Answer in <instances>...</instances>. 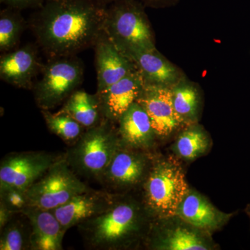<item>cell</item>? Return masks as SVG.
<instances>
[{
  "instance_id": "obj_26",
  "label": "cell",
  "mask_w": 250,
  "mask_h": 250,
  "mask_svg": "<svg viewBox=\"0 0 250 250\" xmlns=\"http://www.w3.org/2000/svg\"><path fill=\"white\" fill-rule=\"evenodd\" d=\"M1 202L15 213H22L29 207L26 191L16 188H6L0 190Z\"/></svg>"
},
{
  "instance_id": "obj_16",
  "label": "cell",
  "mask_w": 250,
  "mask_h": 250,
  "mask_svg": "<svg viewBox=\"0 0 250 250\" xmlns=\"http://www.w3.org/2000/svg\"><path fill=\"white\" fill-rule=\"evenodd\" d=\"M21 214L27 218L31 227V250H62V239L66 231L52 210L29 206Z\"/></svg>"
},
{
  "instance_id": "obj_23",
  "label": "cell",
  "mask_w": 250,
  "mask_h": 250,
  "mask_svg": "<svg viewBox=\"0 0 250 250\" xmlns=\"http://www.w3.org/2000/svg\"><path fill=\"white\" fill-rule=\"evenodd\" d=\"M41 113L49 131L65 142L73 144L85 131L82 125L66 113H52L49 110H41Z\"/></svg>"
},
{
  "instance_id": "obj_10",
  "label": "cell",
  "mask_w": 250,
  "mask_h": 250,
  "mask_svg": "<svg viewBox=\"0 0 250 250\" xmlns=\"http://www.w3.org/2000/svg\"><path fill=\"white\" fill-rule=\"evenodd\" d=\"M142 151L121 144L100 180L116 189L135 187L145 182L153 163Z\"/></svg>"
},
{
  "instance_id": "obj_1",
  "label": "cell",
  "mask_w": 250,
  "mask_h": 250,
  "mask_svg": "<svg viewBox=\"0 0 250 250\" xmlns=\"http://www.w3.org/2000/svg\"><path fill=\"white\" fill-rule=\"evenodd\" d=\"M106 6L95 0H44L28 27L48 59L77 56L104 32Z\"/></svg>"
},
{
  "instance_id": "obj_29",
  "label": "cell",
  "mask_w": 250,
  "mask_h": 250,
  "mask_svg": "<svg viewBox=\"0 0 250 250\" xmlns=\"http://www.w3.org/2000/svg\"><path fill=\"white\" fill-rule=\"evenodd\" d=\"M95 1H98L100 4L104 5V6H108V4L116 0H95Z\"/></svg>"
},
{
  "instance_id": "obj_14",
  "label": "cell",
  "mask_w": 250,
  "mask_h": 250,
  "mask_svg": "<svg viewBox=\"0 0 250 250\" xmlns=\"http://www.w3.org/2000/svg\"><path fill=\"white\" fill-rule=\"evenodd\" d=\"M144 85L142 76L136 69L106 89L96 92L104 119L118 123L121 117L136 102Z\"/></svg>"
},
{
  "instance_id": "obj_21",
  "label": "cell",
  "mask_w": 250,
  "mask_h": 250,
  "mask_svg": "<svg viewBox=\"0 0 250 250\" xmlns=\"http://www.w3.org/2000/svg\"><path fill=\"white\" fill-rule=\"evenodd\" d=\"M20 10L6 7L0 12V52H11L19 47L28 22Z\"/></svg>"
},
{
  "instance_id": "obj_8",
  "label": "cell",
  "mask_w": 250,
  "mask_h": 250,
  "mask_svg": "<svg viewBox=\"0 0 250 250\" xmlns=\"http://www.w3.org/2000/svg\"><path fill=\"white\" fill-rule=\"evenodd\" d=\"M62 157L41 151L7 154L0 164V190L16 188L27 191Z\"/></svg>"
},
{
  "instance_id": "obj_11",
  "label": "cell",
  "mask_w": 250,
  "mask_h": 250,
  "mask_svg": "<svg viewBox=\"0 0 250 250\" xmlns=\"http://www.w3.org/2000/svg\"><path fill=\"white\" fill-rule=\"evenodd\" d=\"M136 102L147 112L156 136L167 137L184 122L174 109L167 86L145 84Z\"/></svg>"
},
{
  "instance_id": "obj_22",
  "label": "cell",
  "mask_w": 250,
  "mask_h": 250,
  "mask_svg": "<svg viewBox=\"0 0 250 250\" xmlns=\"http://www.w3.org/2000/svg\"><path fill=\"white\" fill-rule=\"evenodd\" d=\"M209 137L203 129L192 126L179 135L174 143V152L187 161L195 160L209 149Z\"/></svg>"
},
{
  "instance_id": "obj_12",
  "label": "cell",
  "mask_w": 250,
  "mask_h": 250,
  "mask_svg": "<svg viewBox=\"0 0 250 250\" xmlns=\"http://www.w3.org/2000/svg\"><path fill=\"white\" fill-rule=\"evenodd\" d=\"M116 194L88 189L52 210L65 231L107 209Z\"/></svg>"
},
{
  "instance_id": "obj_3",
  "label": "cell",
  "mask_w": 250,
  "mask_h": 250,
  "mask_svg": "<svg viewBox=\"0 0 250 250\" xmlns=\"http://www.w3.org/2000/svg\"><path fill=\"white\" fill-rule=\"evenodd\" d=\"M143 187L146 209L149 217L159 220L176 216L190 190L183 169L170 159L153 163Z\"/></svg>"
},
{
  "instance_id": "obj_28",
  "label": "cell",
  "mask_w": 250,
  "mask_h": 250,
  "mask_svg": "<svg viewBox=\"0 0 250 250\" xmlns=\"http://www.w3.org/2000/svg\"><path fill=\"white\" fill-rule=\"evenodd\" d=\"M14 214L16 213L9 209L3 202H0V230L1 231L13 220Z\"/></svg>"
},
{
  "instance_id": "obj_5",
  "label": "cell",
  "mask_w": 250,
  "mask_h": 250,
  "mask_svg": "<svg viewBox=\"0 0 250 250\" xmlns=\"http://www.w3.org/2000/svg\"><path fill=\"white\" fill-rule=\"evenodd\" d=\"M104 31L127 57L135 51L155 48L144 11L132 0H116L106 6Z\"/></svg>"
},
{
  "instance_id": "obj_19",
  "label": "cell",
  "mask_w": 250,
  "mask_h": 250,
  "mask_svg": "<svg viewBox=\"0 0 250 250\" xmlns=\"http://www.w3.org/2000/svg\"><path fill=\"white\" fill-rule=\"evenodd\" d=\"M128 57L134 62L145 84L167 86L177 80L175 67L156 48L135 51Z\"/></svg>"
},
{
  "instance_id": "obj_2",
  "label": "cell",
  "mask_w": 250,
  "mask_h": 250,
  "mask_svg": "<svg viewBox=\"0 0 250 250\" xmlns=\"http://www.w3.org/2000/svg\"><path fill=\"white\" fill-rule=\"evenodd\" d=\"M148 217L144 205L118 195L107 209L78 227L91 248L120 250L131 246L142 236Z\"/></svg>"
},
{
  "instance_id": "obj_18",
  "label": "cell",
  "mask_w": 250,
  "mask_h": 250,
  "mask_svg": "<svg viewBox=\"0 0 250 250\" xmlns=\"http://www.w3.org/2000/svg\"><path fill=\"white\" fill-rule=\"evenodd\" d=\"M153 235L151 247L159 250H208L211 243L206 234L192 225L186 223L172 228L157 229Z\"/></svg>"
},
{
  "instance_id": "obj_27",
  "label": "cell",
  "mask_w": 250,
  "mask_h": 250,
  "mask_svg": "<svg viewBox=\"0 0 250 250\" xmlns=\"http://www.w3.org/2000/svg\"><path fill=\"white\" fill-rule=\"evenodd\" d=\"M6 7L22 11L24 9L36 10L43 4L44 0H0Z\"/></svg>"
},
{
  "instance_id": "obj_7",
  "label": "cell",
  "mask_w": 250,
  "mask_h": 250,
  "mask_svg": "<svg viewBox=\"0 0 250 250\" xmlns=\"http://www.w3.org/2000/svg\"><path fill=\"white\" fill-rule=\"evenodd\" d=\"M64 155L27 189L29 207L53 210L88 190Z\"/></svg>"
},
{
  "instance_id": "obj_17",
  "label": "cell",
  "mask_w": 250,
  "mask_h": 250,
  "mask_svg": "<svg viewBox=\"0 0 250 250\" xmlns=\"http://www.w3.org/2000/svg\"><path fill=\"white\" fill-rule=\"evenodd\" d=\"M118 136L122 146L146 150L152 147L155 132L147 112L135 102L120 118Z\"/></svg>"
},
{
  "instance_id": "obj_9",
  "label": "cell",
  "mask_w": 250,
  "mask_h": 250,
  "mask_svg": "<svg viewBox=\"0 0 250 250\" xmlns=\"http://www.w3.org/2000/svg\"><path fill=\"white\" fill-rule=\"evenodd\" d=\"M39 50L36 42H29L11 52L1 54V80L16 88L32 90L44 65L39 57Z\"/></svg>"
},
{
  "instance_id": "obj_13",
  "label": "cell",
  "mask_w": 250,
  "mask_h": 250,
  "mask_svg": "<svg viewBox=\"0 0 250 250\" xmlns=\"http://www.w3.org/2000/svg\"><path fill=\"white\" fill-rule=\"evenodd\" d=\"M93 48L98 93L106 89L136 69L134 62L112 42L104 31Z\"/></svg>"
},
{
  "instance_id": "obj_25",
  "label": "cell",
  "mask_w": 250,
  "mask_h": 250,
  "mask_svg": "<svg viewBox=\"0 0 250 250\" xmlns=\"http://www.w3.org/2000/svg\"><path fill=\"white\" fill-rule=\"evenodd\" d=\"M0 250H24L30 249L29 236L19 221L11 220L1 231Z\"/></svg>"
},
{
  "instance_id": "obj_24",
  "label": "cell",
  "mask_w": 250,
  "mask_h": 250,
  "mask_svg": "<svg viewBox=\"0 0 250 250\" xmlns=\"http://www.w3.org/2000/svg\"><path fill=\"white\" fill-rule=\"evenodd\" d=\"M174 109L184 121L193 120L198 108V94L190 85L182 84L172 90Z\"/></svg>"
},
{
  "instance_id": "obj_6",
  "label": "cell",
  "mask_w": 250,
  "mask_h": 250,
  "mask_svg": "<svg viewBox=\"0 0 250 250\" xmlns=\"http://www.w3.org/2000/svg\"><path fill=\"white\" fill-rule=\"evenodd\" d=\"M41 75L32 90L34 99L41 110L50 111L78 89L83 81L84 66L77 56L51 58Z\"/></svg>"
},
{
  "instance_id": "obj_4",
  "label": "cell",
  "mask_w": 250,
  "mask_h": 250,
  "mask_svg": "<svg viewBox=\"0 0 250 250\" xmlns=\"http://www.w3.org/2000/svg\"><path fill=\"white\" fill-rule=\"evenodd\" d=\"M114 123L104 119L85 129L65 154L70 167L85 177L100 179L118 150L121 142Z\"/></svg>"
},
{
  "instance_id": "obj_20",
  "label": "cell",
  "mask_w": 250,
  "mask_h": 250,
  "mask_svg": "<svg viewBox=\"0 0 250 250\" xmlns=\"http://www.w3.org/2000/svg\"><path fill=\"white\" fill-rule=\"evenodd\" d=\"M59 112L71 116L85 129L96 126L104 120L97 94L91 95L83 90H75Z\"/></svg>"
},
{
  "instance_id": "obj_15",
  "label": "cell",
  "mask_w": 250,
  "mask_h": 250,
  "mask_svg": "<svg viewBox=\"0 0 250 250\" xmlns=\"http://www.w3.org/2000/svg\"><path fill=\"white\" fill-rule=\"evenodd\" d=\"M176 215L208 234L221 228L232 216L231 213L220 211L205 196L192 190L188 192Z\"/></svg>"
}]
</instances>
